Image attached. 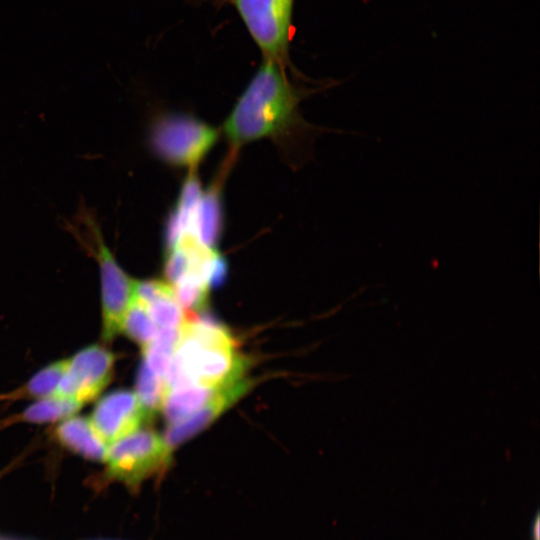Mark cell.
<instances>
[{
	"label": "cell",
	"mask_w": 540,
	"mask_h": 540,
	"mask_svg": "<svg viewBox=\"0 0 540 540\" xmlns=\"http://www.w3.org/2000/svg\"><path fill=\"white\" fill-rule=\"evenodd\" d=\"M252 387V381L241 378L224 385L219 392L189 416L169 424L162 437L165 445L173 450L214 422Z\"/></svg>",
	"instance_id": "cell-9"
},
{
	"label": "cell",
	"mask_w": 540,
	"mask_h": 540,
	"mask_svg": "<svg viewBox=\"0 0 540 540\" xmlns=\"http://www.w3.org/2000/svg\"><path fill=\"white\" fill-rule=\"evenodd\" d=\"M218 139V131L194 116L165 113L149 130V144L163 162L196 170Z\"/></svg>",
	"instance_id": "cell-4"
},
{
	"label": "cell",
	"mask_w": 540,
	"mask_h": 540,
	"mask_svg": "<svg viewBox=\"0 0 540 540\" xmlns=\"http://www.w3.org/2000/svg\"><path fill=\"white\" fill-rule=\"evenodd\" d=\"M67 227L97 263L101 286L102 338L111 341L121 333L125 313L135 299L137 280L119 265L105 243L97 219L87 207L79 208Z\"/></svg>",
	"instance_id": "cell-3"
},
{
	"label": "cell",
	"mask_w": 540,
	"mask_h": 540,
	"mask_svg": "<svg viewBox=\"0 0 540 540\" xmlns=\"http://www.w3.org/2000/svg\"><path fill=\"white\" fill-rule=\"evenodd\" d=\"M0 540H19V539H14V538H8V537L0 536Z\"/></svg>",
	"instance_id": "cell-20"
},
{
	"label": "cell",
	"mask_w": 540,
	"mask_h": 540,
	"mask_svg": "<svg viewBox=\"0 0 540 540\" xmlns=\"http://www.w3.org/2000/svg\"><path fill=\"white\" fill-rule=\"evenodd\" d=\"M114 354L100 345H90L68 358L54 396L83 404L95 399L112 379Z\"/></svg>",
	"instance_id": "cell-7"
},
{
	"label": "cell",
	"mask_w": 540,
	"mask_h": 540,
	"mask_svg": "<svg viewBox=\"0 0 540 540\" xmlns=\"http://www.w3.org/2000/svg\"><path fill=\"white\" fill-rule=\"evenodd\" d=\"M299 96L282 62L264 58L223 125L233 152L250 142L300 129Z\"/></svg>",
	"instance_id": "cell-1"
},
{
	"label": "cell",
	"mask_w": 540,
	"mask_h": 540,
	"mask_svg": "<svg viewBox=\"0 0 540 540\" xmlns=\"http://www.w3.org/2000/svg\"><path fill=\"white\" fill-rule=\"evenodd\" d=\"M142 303L158 329H180L187 321V314L177 301L172 286L166 281H163L162 286L160 285L158 290Z\"/></svg>",
	"instance_id": "cell-16"
},
{
	"label": "cell",
	"mask_w": 540,
	"mask_h": 540,
	"mask_svg": "<svg viewBox=\"0 0 540 540\" xmlns=\"http://www.w3.org/2000/svg\"><path fill=\"white\" fill-rule=\"evenodd\" d=\"M264 58L284 62L294 0H231Z\"/></svg>",
	"instance_id": "cell-6"
},
{
	"label": "cell",
	"mask_w": 540,
	"mask_h": 540,
	"mask_svg": "<svg viewBox=\"0 0 540 540\" xmlns=\"http://www.w3.org/2000/svg\"><path fill=\"white\" fill-rule=\"evenodd\" d=\"M223 386L189 385L168 390L161 410L168 425L195 412L214 397Z\"/></svg>",
	"instance_id": "cell-14"
},
{
	"label": "cell",
	"mask_w": 540,
	"mask_h": 540,
	"mask_svg": "<svg viewBox=\"0 0 540 540\" xmlns=\"http://www.w3.org/2000/svg\"><path fill=\"white\" fill-rule=\"evenodd\" d=\"M234 159L229 156L227 165L223 167L217 180L205 191H202L201 198L196 210L193 234L206 247L216 249L219 243L222 227L223 214L220 197L221 180L225 171L229 168L230 161Z\"/></svg>",
	"instance_id": "cell-11"
},
{
	"label": "cell",
	"mask_w": 540,
	"mask_h": 540,
	"mask_svg": "<svg viewBox=\"0 0 540 540\" xmlns=\"http://www.w3.org/2000/svg\"><path fill=\"white\" fill-rule=\"evenodd\" d=\"M55 439L66 449L93 461L104 462L108 445L87 417L72 415L54 429Z\"/></svg>",
	"instance_id": "cell-10"
},
{
	"label": "cell",
	"mask_w": 540,
	"mask_h": 540,
	"mask_svg": "<svg viewBox=\"0 0 540 540\" xmlns=\"http://www.w3.org/2000/svg\"><path fill=\"white\" fill-rule=\"evenodd\" d=\"M180 329H158L151 343L142 351L144 363L158 376L165 379L174 356L179 338Z\"/></svg>",
	"instance_id": "cell-18"
},
{
	"label": "cell",
	"mask_w": 540,
	"mask_h": 540,
	"mask_svg": "<svg viewBox=\"0 0 540 540\" xmlns=\"http://www.w3.org/2000/svg\"><path fill=\"white\" fill-rule=\"evenodd\" d=\"M171 460L163 438L153 430L139 428L109 444L104 463L109 479L136 490L148 478L162 473Z\"/></svg>",
	"instance_id": "cell-5"
},
{
	"label": "cell",
	"mask_w": 540,
	"mask_h": 540,
	"mask_svg": "<svg viewBox=\"0 0 540 540\" xmlns=\"http://www.w3.org/2000/svg\"><path fill=\"white\" fill-rule=\"evenodd\" d=\"M84 404L69 398L50 396L36 400L19 414L0 422L2 428L16 423H50L75 415Z\"/></svg>",
	"instance_id": "cell-13"
},
{
	"label": "cell",
	"mask_w": 540,
	"mask_h": 540,
	"mask_svg": "<svg viewBox=\"0 0 540 540\" xmlns=\"http://www.w3.org/2000/svg\"><path fill=\"white\" fill-rule=\"evenodd\" d=\"M142 407L146 423L161 410L168 392L166 380L155 374L144 362L142 363L134 391Z\"/></svg>",
	"instance_id": "cell-17"
},
{
	"label": "cell",
	"mask_w": 540,
	"mask_h": 540,
	"mask_svg": "<svg viewBox=\"0 0 540 540\" xmlns=\"http://www.w3.org/2000/svg\"><path fill=\"white\" fill-rule=\"evenodd\" d=\"M201 194L202 189L196 170H191L182 185L178 201L166 225V249L172 246L182 235L193 234V224Z\"/></svg>",
	"instance_id": "cell-12"
},
{
	"label": "cell",
	"mask_w": 540,
	"mask_h": 540,
	"mask_svg": "<svg viewBox=\"0 0 540 540\" xmlns=\"http://www.w3.org/2000/svg\"><path fill=\"white\" fill-rule=\"evenodd\" d=\"M248 360L236 349L229 331L193 315L181 328L166 374L168 390L189 385L218 387L243 378Z\"/></svg>",
	"instance_id": "cell-2"
},
{
	"label": "cell",
	"mask_w": 540,
	"mask_h": 540,
	"mask_svg": "<svg viewBox=\"0 0 540 540\" xmlns=\"http://www.w3.org/2000/svg\"><path fill=\"white\" fill-rule=\"evenodd\" d=\"M157 331L158 328L146 306L135 297L125 313L121 333L128 336L143 350L154 339Z\"/></svg>",
	"instance_id": "cell-19"
},
{
	"label": "cell",
	"mask_w": 540,
	"mask_h": 540,
	"mask_svg": "<svg viewBox=\"0 0 540 540\" xmlns=\"http://www.w3.org/2000/svg\"><path fill=\"white\" fill-rule=\"evenodd\" d=\"M92 425L109 445L138 430L146 423L134 391L117 390L102 397L89 417Z\"/></svg>",
	"instance_id": "cell-8"
},
{
	"label": "cell",
	"mask_w": 540,
	"mask_h": 540,
	"mask_svg": "<svg viewBox=\"0 0 540 540\" xmlns=\"http://www.w3.org/2000/svg\"><path fill=\"white\" fill-rule=\"evenodd\" d=\"M68 363L67 359L57 360L39 370L21 387L0 395V401L18 399H42L54 396Z\"/></svg>",
	"instance_id": "cell-15"
}]
</instances>
